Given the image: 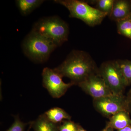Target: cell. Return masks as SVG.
I'll return each instance as SVG.
<instances>
[{
	"label": "cell",
	"instance_id": "1",
	"mask_svg": "<svg viewBox=\"0 0 131 131\" xmlns=\"http://www.w3.org/2000/svg\"><path fill=\"white\" fill-rule=\"evenodd\" d=\"M55 70L63 77L69 78L78 84L91 75L98 73L99 68L89 54L83 51L73 50Z\"/></svg>",
	"mask_w": 131,
	"mask_h": 131
},
{
	"label": "cell",
	"instance_id": "2",
	"mask_svg": "<svg viewBox=\"0 0 131 131\" xmlns=\"http://www.w3.org/2000/svg\"><path fill=\"white\" fill-rule=\"evenodd\" d=\"M22 47L27 57L40 63L48 60L58 46L51 40L31 30L25 38Z\"/></svg>",
	"mask_w": 131,
	"mask_h": 131
},
{
	"label": "cell",
	"instance_id": "3",
	"mask_svg": "<svg viewBox=\"0 0 131 131\" xmlns=\"http://www.w3.org/2000/svg\"><path fill=\"white\" fill-rule=\"evenodd\" d=\"M32 31L51 40L58 47L68 40L69 34L68 24L57 16L40 19L34 24Z\"/></svg>",
	"mask_w": 131,
	"mask_h": 131
},
{
	"label": "cell",
	"instance_id": "4",
	"mask_svg": "<svg viewBox=\"0 0 131 131\" xmlns=\"http://www.w3.org/2000/svg\"><path fill=\"white\" fill-rule=\"evenodd\" d=\"M54 2L65 7L71 18L80 19L90 26L100 25L107 15L86 2L79 0H55Z\"/></svg>",
	"mask_w": 131,
	"mask_h": 131
},
{
	"label": "cell",
	"instance_id": "5",
	"mask_svg": "<svg viewBox=\"0 0 131 131\" xmlns=\"http://www.w3.org/2000/svg\"><path fill=\"white\" fill-rule=\"evenodd\" d=\"M99 74L114 94H123L124 90L128 86L117 61L103 63L99 68Z\"/></svg>",
	"mask_w": 131,
	"mask_h": 131
},
{
	"label": "cell",
	"instance_id": "6",
	"mask_svg": "<svg viewBox=\"0 0 131 131\" xmlns=\"http://www.w3.org/2000/svg\"><path fill=\"white\" fill-rule=\"evenodd\" d=\"M93 104L98 112L105 117L109 118L120 111H127L126 96L124 94H113L93 100Z\"/></svg>",
	"mask_w": 131,
	"mask_h": 131
},
{
	"label": "cell",
	"instance_id": "7",
	"mask_svg": "<svg viewBox=\"0 0 131 131\" xmlns=\"http://www.w3.org/2000/svg\"><path fill=\"white\" fill-rule=\"evenodd\" d=\"M42 76L43 86L54 98H60L68 89L74 85L71 82L68 83L63 82L62 76L54 69L45 68L42 71Z\"/></svg>",
	"mask_w": 131,
	"mask_h": 131
},
{
	"label": "cell",
	"instance_id": "8",
	"mask_svg": "<svg viewBox=\"0 0 131 131\" xmlns=\"http://www.w3.org/2000/svg\"><path fill=\"white\" fill-rule=\"evenodd\" d=\"M78 85L93 100L114 94L99 72L91 75Z\"/></svg>",
	"mask_w": 131,
	"mask_h": 131
},
{
	"label": "cell",
	"instance_id": "9",
	"mask_svg": "<svg viewBox=\"0 0 131 131\" xmlns=\"http://www.w3.org/2000/svg\"><path fill=\"white\" fill-rule=\"evenodd\" d=\"M131 14V1L115 0L109 17L115 21L129 18Z\"/></svg>",
	"mask_w": 131,
	"mask_h": 131
},
{
	"label": "cell",
	"instance_id": "10",
	"mask_svg": "<svg viewBox=\"0 0 131 131\" xmlns=\"http://www.w3.org/2000/svg\"><path fill=\"white\" fill-rule=\"evenodd\" d=\"M130 125L131 119L130 113L127 110H122L109 118L106 126L119 130Z\"/></svg>",
	"mask_w": 131,
	"mask_h": 131
},
{
	"label": "cell",
	"instance_id": "11",
	"mask_svg": "<svg viewBox=\"0 0 131 131\" xmlns=\"http://www.w3.org/2000/svg\"><path fill=\"white\" fill-rule=\"evenodd\" d=\"M31 125L35 131H58V124L50 121L45 114L40 115Z\"/></svg>",
	"mask_w": 131,
	"mask_h": 131
},
{
	"label": "cell",
	"instance_id": "12",
	"mask_svg": "<svg viewBox=\"0 0 131 131\" xmlns=\"http://www.w3.org/2000/svg\"><path fill=\"white\" fill-rule=\"evenodd\" d=\"M51 122L58 124L67 120H70L71 117L62 108L54 107L46 112L44 114Z\"/></svg>",
	"mask_w": 131,
	"mask_h": 131
},
{
	"label": "cell",
	"instance_id": "13",
	"mask_svg": "<svg viewBox=\"0 0 131 131\" xmlns=\"http://www.w3.org/2000/svg\"><path fill=\"white\" fill-rule=\"evenodd\" d=\"M44 1L42 0H17L16 2L20 12L23 15H26L39 7Z\"/></svg>",
	"mask_w": 131,
	"mask_h": 131
},
{
	"label": "cell",
	"instance_id": "14",
	"mask_svg": "<svg viewBox=\"0 0 131 131\" xmlns=\"http://www.w3.org/2000/svg\"><path fill=\"white\" fill-rule=\"evenodd\" d=\"M117 63L127 85L131 84V61L129 60H118Z\"/></svg>",
	"mask_w": 131,
	"mask_h": 131
},
{
	"label": "cell",
	"instance_id": "15",
	"mask_svg": "<svg viewBox=\"0 0 131 131\" xmlns=\"http://www.w3.org/2000/svg\"><path fill=\"white\" fill-rule=\"evenodd\" d=\"M118 32L131 39V20L129 18L116 21Z\"/></svg>",
	"mask_w": 131,
	"mask_h": 131
},
{
	"label": "cell",
	"instance_id": "16",
	"mask_svg": "<svg viewBox=\"0 0 131 131\" xmlns=\"http://www.w3.org/2000/svg\"><path fill=\"white\" fill-rule=\"evenodd\" d=\"M115 0H96L91 2L95 4L97 9L109 16L112 13Z\"/></svg>",
	"mask_w": 131,
	"mask_h": 131
},
{
	"label": "cell",
	"instance_id": "17",
	"mask_svg": "<svg viewBox=\"0 0 131 131\" xmlns=\"http://www.w3.org/2000/svg\"><path fill=\"white\" fill-rule=\"evenodd\" d=\"M79 126V125L70 120H67L58 125V131H78Z\"/></svg>",
	"mask_w": 131,
	"mask_h": 131
},
{
	"label": "cell",
	"instance_id": "18",
	"mask_svg": "<svg viewBox=\"0 0 131 131\" xmlns=\"http://www.w3.org/2000/svg\"><path fill=\"white\" fill-rule=\"evenodd\" d=\"M26 124L20 121L18 118L16 117L14 122L6 131H25Z\"/></svg>",
	"mask_w": 131,
	"mask_h": 131
},
{
	"label": "cell",
	"instance_id": "19",
	"mask_svg": "<svg viewBox=\"0 0 131 131\" xmlns=\"http://www.w3.org/2000/svg\"><path fill=\"white\" fill-rule=\"evenodd\" d=\"M127 109L131 114V91L129 90L126 96Z\"/></svg>",
	"mask_w": 131,
	"mask_h": 131
},
{
	"label": "cell",
	"instance_id": "20",
	"mask_svg": "<svg viewBox=\"0 0 131 131\" xmlns=\"http://www.w3.org/2000/svg\"><path fill=\"white\" fill-rule=\"evenodd\" d=\"M118 131H131V125L126 127L124 129L118 130Z\"/></svg>",
	"mask_w": 131,
	"mask_h": 131
},
{
	"label": "cell",
	"instance_id": "21",
	"mask_svg": "<svg viewBox=\"0 0 131 131\" xmlns=\"http://www.w3.org/2000/svg\"><path fill=\"white\" fill-rule=\"evenodd\" d=\"M101 131H114L112 128L106 126V128Z\"/></svg>",
	"mask_w": 131,
	"mask_h": 131
},
{
	"label": "cell",
	"instance_id": "22",
	"mask_svg": "<svg viewBox=\"0 0 131 131\" xmlns=\"http://www.w3.org/2000/svg\"><path fill=\"white\" fill-rule=\"evenodd\" d=\"M78 131H87L85 129H83L82 127L79 125V127H78Z\"/></svg>",
	"mask_w": 131,
	"mask_h": 131
},
{
	"label": "cell",
	"instance_id": "23",
	"mask_svg": "<svg viewBox=\"0 0 131 131\" xmlns=\"http://www.w3.org/2000/svg\"><path fill=\"white\" fill-rule=\"evenodd\" d=\"M129 19H130V20H131V14L130 15V17H129Z\"/></svg>",
	"mask_w": 131,
	"mask_h": 131
},
{
	"label": "cell",
	"instance_id": "24",
	"mask_svg": "<svg viewBox=\"0 0 131 131\" xmlns=\"http://www.w3.org/2000/svg\"><path fill=\"white\" fill-rule=\"evenodd\" d=\"M130 90H131V89Z\"/></svg>",
	"mask_w": 131,
	"mask_h": 131
}]
</instances>
